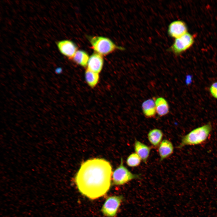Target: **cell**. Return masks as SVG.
Wrapping results in <instances>:
<instances>
[{
    "label": "cell",
    "mask_w": 217,
    "mask_h": 217,
    "mask_svg": "<svg viewBox=\"0 0 217 217\" xmlns=\"http://www.w3.org/2000/svg\"><path fill=\"white\" fill-rule=\"evenodd\" d=\"M112 175V168L109 162L103 159L94 158L81 164L74 181L82 194L94 200L108 192Z\"/></svg>",
    "instance_id": "obj_1"
},
{
    "label": "cell",
    "mask_w": 217,
    "mask_h": 217,
    "mask_svg": "<svg viewBox=\"0 0 217 217\" xmlns=\"http://www.w3.org/2000/svg\"><path fill=\"white\" fill-rule=\"evenodd\" d=\"M212 130V126L210 122L197 127L183 136L180 143L177 147L181 149L185 146L201 144L207 140Z\"/></svg>",
    "instance_id": "obj_2"
},
{
    "label": "cell",
    "mask_w": 217,
    "mask_h": 217,
    "mask_svg": "<svg viewBox=\"0 0 217 217\" xmlns=\"http://www.w3.org/2000/svg\"><path fill=\"white\" fill-rule=\"evenodd\" d=\"M88 39L93 50L102 55H108L116 49H124L123 47L116 46L110 39L106 37L89 36Z\"/></svg>",
    "instance_id": "obj_3"
},
{
    "label": "cell",
    "mask_w": 217,
    "mask_h": 217,
    "mask_svg": "<svg viewBox=\"0 0 217 217\" xmlns=\"http://www.w3.org/2000/svg\"><path fill=\"white\" fill-rule=\"evenodd\" d=\"M140 178V174L132 173L124 165L122 158H121L120 164L112 175L113 184L116 185H124L132 180Z\"/></svg>",
    "instance_id": "obj_4"
},
{
    "label": "cell",
    "mask_w": 217,
    "mask_h": 217,
    "mask_svg": "<svg viewBox=\"0 0 217 217\" xmlns=\"http://www.w3.org/2000/svg\"><path fill=\"white\" fill-rule=\"evenodd\" d=\"M122 196H113L108 197L103 205L101 211L107 217H115L123 200Z\"/></svg>",
    "instance_id": "obj_5"
},
{
    "label": "cell",
    "mask_w": 217,
    "mask_h": 217,
    "mask_svg": "<svg viewBox=\"0 0 217 217\" xmlns=\"http://www.w3.org/2000/svg\"><path fill=\"white\" fill-rule=\"evenodd\" d=\"M193 36L187 32L182 36L175 39L170 48L176 55L182 53L189 48L194 42Z\"/></svg>",
    "instance_id": "obj_6"
},
{
    "label": "cell",
    "mask_w": 217,
    "mask_h": 217,
    "mask_svg": "<svg viewBox=\"0 0 217 217\" xmlns=\"http://www.w3.org/2000/svg\"><path fill=\"white\" fill-rule=\"evenodd\" d=\"M169 35L175 39L178 38L187 33V28L185 23L181 20L171 23L168 29Z\"/></svg>",
    "instance_id": "obj_7"
},
{
    "label": "cell",
    "mask_w": 217,
    "mask_h": 217,
    "mask_svg": "<svg viewBox=\"0 0 217 217\" xmlns=\"http://www.w3.org/2000/svg\"><path fill=\"white\" fill-rule=\"evenodd\" d=\"M57 46L61 52L70 59H72L77 51L76 46L72 41L64 40L57 42Z\"/></svg>",
    "instance_id": "obj_8"
},
{
    "label": "cell",
    "mask_w": 217,
    "mask_h": 217,
    "mask_svg": "<svg viewBox=\"0 0 217 217\" xmlns=\"http://www.w3.org/2000/svg\"><path fill=\"white\" fill-rule=\"evenodd\" d=\"M103 65V59L102 55L97 53H94L89 57L87 69L99 74L102 70Z\"/></svg>",
    "instance_id": "obj_9"
},
{
    "label": "cell",
    "mask_w": 217,
    "mask_h": 217,
    "mask_svg": "<svg viewBox=\"0 0 217 217\" xmlns=\"http://www.w3.org/2000/svg\"><path fill=\"white\" fill-rule=\"evenodd\" d=\"M174 147L172 143L167 139H164L158 147V152L162 161L168 158L173 153Z\"/></svg>",
    "instance_id": "obj_10"
},
{
    "label": "cell",
    "mask_w": 217,
    "mask_h": 217,
    "mask_svg": "<svg viewBox=\"0 0 217 217\" xmlns=\"http://www.w3.org/2000/svg\"><path fill=\"white\" fill-rule=\"evenodd\" d=\"M134 149L135 153L139 156L143 162L146 164L150 155L151 147L136 140L134 144Z\"/></svg>",
    "instance_id": "obj_11"
},
{
    "label": "cell",
    "mask_w": 217,
    "mask_h": 217,
    "mask_svg": "<svg viewBox=\"0 0 217 217\" xmlns=\"http://www.w3.org/2000/svg\"><path fill=\"white\" fill-rule=\"evenodd\" d=\"M143 112L147 118L154 117L156 114L155 99H149L144 101L142 104Z\"/></svg>",
    "instance_id": "obj_12"
},
{
    "label": "cell",
    "mask_w": 217,
    "mask_h": 217,
    "mask_svg": "<svg viewBox=\"0 0 217 217\" xmlns=\"http://www.w3.org/2000/svg\"><path fill=\"white\" fill-rule=\"evenodd\" d=\"M156 114L159 117L167 115L169 112V107L167 100L162 97L155 99Z\"/></svg>",
    "instance_id": "obj_13"
},
{
    "label": "cell",
    "mask_w": 217,
    "mask_h": 217,
    "mask_svg": "<svg viewBox=\"0 0 217 217\" xmlns=\"http://www.w3.org/2000/svg\"><path fill=\"white\" fill-rule=\"evenodd\" d=\"M163 134L162 131L158 128L150 130L147 134V138L150 143L155 147H158L162 140Z\"/></svg>",
    "instance_id": "obj_14"
},
{
    "label": "cell",
    "mask_w": 217,
    "mask_h": 217,
    "mask_svg": "<svg viewBox=\"0 0 217 217\" xmlns=\"http://www.w3.org/2000/svg\"><path fill=\"white\" fill-rule=\"evenodd\" d=\"M89 58L88 55L86 52L82 50H78L72 59L77 64L85 67L87 65Z\"/></svg>",
    "instance_id": "obj_15"
},
{
    "label": "cell",
    "mask_w": 217,
    "mask_h": 217,
    "mask_svg": "<svg viewBox=\"0 0 217 217\" xmlns=\"http://www.w3.org/2000/svg\"><path fill=\"white\" fill-rule=\"evenodd\" d=\"M85 77L87 83L92 88L95 87L99 82V74L93 72L87 69L85 71Z\"/></svg>",
    "instance_id": "obj_16"
},
{
    "label": "cell",
    "mask_w": 217,
    "mask_h": 217,
    "mask_svg": "<svg viewBox=\"0 0 217 217\" xmlns=\"http://www.w3.org/2000/svg\"><path fill=\"white\" fill-rule=\"evenodd\" d=\"M142 159L135 152L131 154L126 159V164L129 167H135L138 166L141 162Z\"/></svg>",
    "instance_id": "obj_17"
},
{
    "label": "cell",
    "mask_w": 217,
    "mask_h": 217,
    "mask_svg": "<svg viewBox=\"0 0 217 217\" xmlns=\"http://www.w3.org/2000/svg\"><path fill=\"white\" fill-rule=\"evenodd\" d=\"M209 90L212 96L217 99V82H214L211 85Z\"/></svg>",
    "instance_id": "obj_18"
},
{
    "label": "cell",
    "mask_w": 217,
    "mask_h": 217,
    "mask_svg": "<svg viewBox=\"0 0 217 217\" xmlns=\"http://www.w3.org/2000/svg\"><path fill=\"white\" fill-rule=\"evenodd\" d=\"M61 71L62 69L61 68H57L55 70V72L57 74L61 73Z\"/></svg>",
    "instance_id": "obj_19"
}]
</instances>
